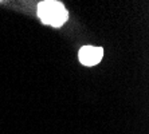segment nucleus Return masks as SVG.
Returning <instances> with one entry per match:
<instances>
[{
	"label": "nucleus",
	"mask_w": 149,
	"mask_h": 134,
	"mask_svg": "<svg viewBox=\"0 0 149 134\" xmlns=\"http://www.w3.org/2000/svg\"><path fill=\"white\" fill-rule=\"evenodd\" d=\"M102 56H104V50L102 47H97V46H85L81 48L79 54H78L79 62L85 66L98 65Z\"/></svg>",
	"instance_id": "nucleus-2"
},
{
	"label": "nucleus",
	"mask_w": 149,
	"mask_h": 134,
	"mask_svg": "<svg viewBox=\"0 0 149 134\" xmlns=\"http://www.w3.org/2000/svg\"><path fill=\"white\" fill-rule=\"evenodd\" d=\"M38 15L43 23L52 26V27H61L62 24L66 23L67 17H69L63 4L59 1H52V0L39 3Z\"/></svg>",
	"instance_id": "nucleus-1"
}]
</instances>
